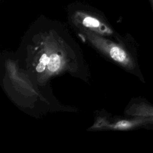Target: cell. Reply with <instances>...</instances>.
<instances>
[{
  "instance_id": "cell-1",
  "label": "cell",
  "mask_w": 153,
  "mask_h": 153,
  "mask_svg": "<svg viewBox=\"0 0 153 153\" xmlns=\"http://www.w3.org/2000/svg\"><path fill=\"white\" fill-rule=\"evenodd\" d=\"M111 57L119 62H124L127 60L126 53L121 48L117 47H114L110 51Z\"/></svg>"
},
{
  "instance_id": "cell-6",
  "label": "cell",
  "mask_w": 153,
  "mask_h": 153,
  "mask_svg": "<svg viewBox=\"0 0 153 153\" xmlns=\"http://www.w3.org/2000/svg\"><path fill=\"white\" fill-rule=\"evenodd\" d=\"M151 3H152V7H153V0H151Z\"/></svg>"
},
{
  "instance_id": "cell-2",
  "label": "cell",
  "mask_w": 153,
  "mask_h": 153,
  "mask_svg": "<svg viewBox=\"0 0 153 153\" xmlns=\"http://www.w3.org/2000/svg\"><path fill=\"white\" fill-rule=\"evenodd\" d=\"M60 58L57 54H53L51 55L47 65L48 69L52 72L56 71L60 66Z\"/></svg>"
},
{
  "instance_id": "cell-5",
  "label": "cell",
  "mask_w": 153,
  "mask_h": 153,
  "mask_svg": "<svg viewBox=\"0 0 153 153\" xmlns=\"http://www.w3.org/2000/svg\"><path fill=\"white\" fill-rule=\"evenodd\" d=\"M132 125H133L132 123L128 122V121H121L118 124V126L121 128H128V127L132 126Z\"/></svg>"
},
{
  "instance_id": "cell-3",
  "label": "cell",
  "mask_w": 153,
  "mask_h": 153,
  "mask_svg": "<svg viewBox=\"0 0 153 153\" xmlns=\"http://www.w3.org/2000/svg\"><path fill=\"white\" fill-rule=\"evenodd\" d=\"M82 25L88 27H98L100 23L96 18L86 16L82 20Z\"/></svg>"
},
{
  "instance_id": "cell-4",
  "label": "cell",
  "mask_w": 153,
  "mask_h": 153,
  "mask_svg": "<svg viewBox=\"0 0 153 153\" xmlns=\"http://www.w3.org/2000/svg\"><path fill=\"white\" fill-rule=\"evenodd\" d=\"M49 60H50V57H48L45 54H42L41 57L40 58L39 63H38L36 68L37 72H42L45 69V66L48 65Z\"/></svg>"
}]
</instances>
